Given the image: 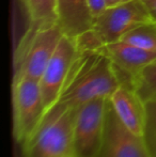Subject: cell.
<instances>
[{"instance_id":"obj_1","label":"cell","mask_w":156,"mask_h":157,"mask_svg":"<svg viewBox=\"0 0 156 157\" xmlns=\"http://www.w3.org/2000/svg\"><path fill=\"white\" fill-rule=\"evenodd\" d=\"M121 85L120 75L110 59L100 52L83 54L74 64L67 88L57 104L77 108L96 98H109Z\"/></svg>"},{"instance_id":"obj_2","label":"cell","mask_w":156,"mask_h":157,"mask_svg":"<svg viewBox=\"0 0 156 157\" xmlns=\"http://www.w3.org/2000/svg\"><path fill=\"white\" fill-rule=\"evenodd\" d=\"M75 108L55 105L41 125L23 144L24 157H69L74 155L73 125Z\"/></svg>"},{"instance_id":"obj_3","label":"cell","mask_w":156,"mask_h":157,"mask_svg":"<svg viewBox=\"0 0 156 157\" xmlns=\"http://www.w3.org/2000/svg\"><path fill=\"white\" fill-rule=\"evenodd\" d=\"M12 104L13 136L23 145L36 132L47 112L40 81L27 77L14 79Z\"/></svg>"},{"instance_id":"obj_4","label":"cell","mask_w":156,"mask_h":157,"mask_svg":"<svg viewBox=\"0 0 156 157\" xmlns=\"http://www.w3.org/2000/svg\"><path fill=\"white\" fill-rule=\"evenodd\" d=\"M109 98H96L75 108L73 125L74 155L98 157Z\"/></svg>"},{"instance_id":"obj_5","label":"cell","mask_w":156,"mask_h":157,"mask_svg":"<svg viewBox=\"0 0 156 157\" xmlns=\"http://www.w3.org/2000/svg\"><path fill=\"white\" fill-rule=\"evenodd\" d=\"M146 24H155L142 0H131L108 8L94 18L93 29L103 44L118 42L126 33Z\"/></svg>"},{"instance_id":"obj_6","label":"cell","mask_w":156,"mask_h":157,"mask_svg":"<svg viewBox=\"0 0 156 157\" xmlns=\"http://www.w3.org/2000/svg\"><path fill=\"white\" fill-rule=\"evenodd\" d=\"M80 55L75 39L63 35L40 79L42 95L47 111L58 103L63 94L72 67Z\"/></svg>"},{"instance_id":"obj_7","label":"cell","mask_w":156,"mask_h":157,"mask_svg":"<svg viewBox=\"0 0 156 157\" xmlns=\"http://www.w3.org/2000/svg\"><path fill=\"white\" fill-rule=\"evenodd\" d=\"M98 157H150L143 137L136 135L123 124L110 103Z\"/></svg>"},{"instance_id":"obj_8","label":"cell","mask_w":156,"mask_h":157,"mask_svg":"<svg viewBox=\"0 0 156 157\" xmlns=\"http://www.w3.org/2000/svg\"><path fill=\"white\" fill-rule=\"evenodd\" d=\"M64 33L59 25L34 31L33 39L26 49L23 60L15 67L14 79L27 77L40 81Z\"/></svg>"},{"instance_id":"obj_9","label":"cell","mask_w":156,"mask_h":157,"mask_svg":"<svg viewBox=\"0 0 156 157\" xmlns=\"http://www.w3.org/2000/svg\"><path fill=\"white\" fill-rule=\"evenodd\" d=\"M112 109L127 128L138 136L143 135L146 124V103L131 83H123L109 97Z\"/></svg>"},{"instance_id":"obj_10","label":"cell","mask_w":156,"mask_h":157,"mask_svg":"<svg viewBox=\"0 0 156 157\" xmlns=\"http://www.w3.org/2000/svg\"><path fill=\"white\" fill-rule=\"evenodd\" d=\"M98 52L109 58L116 66L133 77L156 60V52L142 49L123 41L104 45Z\"/></svg>"},{"instance_id":"obj_11","label":"cell","mask_w":156,"mask_h":157,"mask_svg":"<svg viewBox=\"0 0 156 157\" xmlns=\"http://www.w3.org/2000/svg\"><path fill=\"white\" fill-rule=\"evenodd\" d=\"M58 25L64 35L75 39L93 28L94 18L87 0H57Z\"/></svg>"},{"instance_id":"obj_12","label":"cell","mask_w":156,"mask_h":157,"mask_svg":"<svg viewBox=\"0 0 156 157\" xmlns=\"http://www.w3.org/2000/svg\"><path fill=\"white\" fill-rule=\"evenodd\" d=\"M34 31L58 25L57 0H23Z\"/></svg>"},{"instance_id":"obj_13","label":"cell","mask_w":156,"mask_h":157,"mask_svg":"<svg viewBox=\"0 0 156 157\" xmlns=\"http://www.w3.org/2000/svg\"><path fill=\"white\" fill-rule=\"evenodd\" d=\"M133 86L144 103L156 99V60L133 77Z\"/></svg>"},{"instance_id":"obj_14","label":"cell","mask_w":156,"mask_h":157,"mask_svg":"<svg viewBox=\"0 0 156 157\" xmlns=\"http://www.w3.org/2000/svg\"><path fill=\"white\" fill-rule=\"evenodd\" d=\"M120 41L126 42L142 49L156 52V24H146L131 30Z\"/></svg>"},{"instance_id":"obj_15","label":"cell","mask_w":156,"mask_h":157,"mask_svg":"<svg viewBox=\"0 0 156 157\" xmlns=\"http://www.w3.org/2000/svg\"><path fill=\"white\" fill-rule=\"evenodd\" d=\"M146 124L143 140L150 157H156V99L146 101Z\"/></svg>"},{"instance_id":"obj_16","label":"cell","mask_w":156,"mask_h":157,"mask_svg":"<svg viewBox=\"0 0 156 157\" xmlns=\"http://www.w3.org/2000/svg\"><path fill=\"white\" fill-rule=\"evenodd\" d=\"M76 46L79 54H93L98 52L101 48L104 46L102 40L100 39L95 30L92 28L82 32L75 37Z\"/></svg>"},{"instance_id":"obj_17","label":"cell","mask_w":156,"mask_h":157,"mask_svg":"<svg viewBox=\"0 0 156 157\" xmlns=\"http://www.w3.org/2000/svg\"><path fill=\"white\" fill-rule=\"evenodd\" d=\"M87 1L93 18H96L97 16H100L107 9L104 0H87Z\"/></svg>"},{"instance_id":"obj_18","label":"cell","mask_w":156,"mask_h":157,"mask_svg":"<svg viewBox=\"0 0 156 157\" xmlns=\"http://www.w3.org/2000/svg\"><path fill=\"white\" fill-rule=\"evenodd\" d=\"M142 2L146 4L153 21L156 24V0H142Z\"/></svg>"},{"instance_id":"obj_19","label":"cell","mask_w":156,"mask_h":157,"mask_svg":"<svg viewBox=\"0 0 156 157\" xmlns=\"http://www.w3.org/2000/svg\"><path fill=\"white\" fill-rule=\"evenodd\" d=\"M105 4H106V8H113V6H120L122 3H125V2H128L131 0H104Z\"/></svg>"},{"instance_id":"obj_20","label":"cell","mask_w":156,"mask_h":157,"mask_svg":"<svg viewBox=\"0 0 156 157\" xmlns=\"http://www.w3.org/2000/svg\"><path fill=\"white\" fill-rule=\"evenodd\" d=\"M69 157H76L75 155H72V156H69Z\"/></svg>"}]
</instances>
